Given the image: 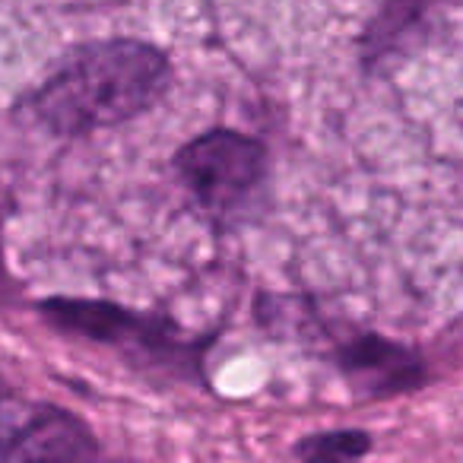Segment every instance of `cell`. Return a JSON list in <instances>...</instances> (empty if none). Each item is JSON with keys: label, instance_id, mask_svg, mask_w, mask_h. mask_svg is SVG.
Segmentation results:
<instances>
[{"label": "cell", "instance_id": "obj_1", "mask_svg": "<svg viewBox=\"0 0 463 463\" xmlns=\"http://www.w3.org/2000/svg\"><path fill=\"white\" fill-rule=\"evenodd\" d=\"M168 64L143 42L115 39L77 52L35 96L39 118L58 134L111 128L159 99Z\"/></svg>", "mask_w": 463, "mask_h": 463}, {"label": "cell", "instance_id": "obj_2", "mask_svg": "<svg viewBox=\"0 0 463 463\" xmlns=\"http://www.w3.org/2000/svg\"><path fill=\"white\" fill-rule=\"evenodd\" d=\"M178 172L213 210H229L258 187L264 149L232 130L203 134L178 153Z\"/></svg>", "mask_w": 463, "mask_h": 463}, {"label": "cell", "instance_id": "obj_3", "mask_svg": "<svg viewBox=\"0 0 463 463\" xmlns=\"http://www.w3.org/2000/svg\"><path fill=\"white\" fill-rule=\"evenodd\" d=\"M0 454L7 460H83L96 454L83 422L64 410H23L0 422Z\"/></svg>", "mask_w": 463, "mask_h": 463}, {"label": "cell", "instance_id": "obj_4", "mask_svg": "<svg viewBox=\"0 0 463 463\" xmlns=\"http://www.w3.org/2000/svg\"><path fill=\"white\" fill-rule=\"evenodd\" d=\"M346 368L362 387L368 391H400L412 384L419 365L412 355L400 353L397 346H387L381 340H359L346 353Z\"/></svg>", "mask_w": 463, "mask_h": 463}, {"label": "cell", "instance_id": "obj_5", "mask_svg": "<svg viewBox=\"0 0 463 463\" xmlns=\"http://www.w3.org/2000/svg\"><path fill=\"white\" fill-rule=\"evenodd\" d=\"M45 317H52L58 327L77 330L92 340H124L130 334H140V324L130 315H124L115 305L99 302H48Z\"/></svg>", "mask_w": 463, "mask_h": 463}, {"label": "cell", "instance_id": "obj_6", "mask_svg": "<svg viewBox=\"0 0 463 463\" xmlns=\"http://www.w3.org/2000/svg\"><path fill=\"white\" fill-rule=\"evenodd\" d=\"M368 450V435L359 431H340V435H321L311 438L298 448V454L308 457V460H349V457H359Z\"/></svg>", "mask_w": 463, "mask_h": 463}]
</instances>
